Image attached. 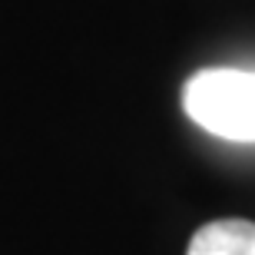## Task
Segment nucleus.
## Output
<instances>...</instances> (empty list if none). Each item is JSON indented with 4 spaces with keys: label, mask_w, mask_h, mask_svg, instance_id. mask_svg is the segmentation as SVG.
<instances>
[{
    "label": "nucleus",
    "mask_w": 255,
    "mask_h": 255,
    "mask_svg": "<svg viewBox=\"0 0 255 255\" xmlns=\"http://www.w3.org/2000/svg\"><path fill=\"white\" fill-rule=\"evenodd\" d=\"M182 110L199 129L229 142H255V70L212 66L182 86Z\"/></svg>",
    "instance_id": "1"
},
{
    "label": "nucleus",
    "mask_w": 255,
    "mask_h": 255,
    "mask_svg": "<svg viewBox=\"0 0 255 255\" xmlns=\"http://www.w3.org/2000/svg\"><path fill=\"white\" fill-rule=\"evenodd\" d=\"M186 255H255V222L216 219L196 229Z\"/></svg>",
    "instance_id": "2"
}]
</instances>
